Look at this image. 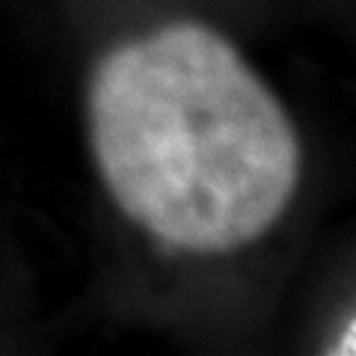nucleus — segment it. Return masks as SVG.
<instances>
[{
  "mask_svg": "<svg viewBox=\"0 0 356 356\" xmlns=\"http://www.w3.org/2000/svg\"><path fill=\"white\" fill-rule=\"evenodd\" d=\"M86 116L107 193L166 250L247 247L297 193L294 122L235 44L199 21L107 51Z\"/></svg>",
  "mask_w": 356,
  "mask_h": 356,
  "instance_id": "obj_1",
  "label": "nucleus"
},
{
  "mask_svg": "<svg viewBox=\"0 0 356 356\" xmlns=\"http://www.w3.org/2000/svg\"><path fill=\"white\" fill-rule=\"evenodd\" d=\"M336 353H356V318H353L350 324H348V330L341 332Z\"/></svg>",
  "mask_w": 356,
  "mask_h": 356,
  "instance_id": "obj_2",
  "label": "nucleus"
}]
</instances>
